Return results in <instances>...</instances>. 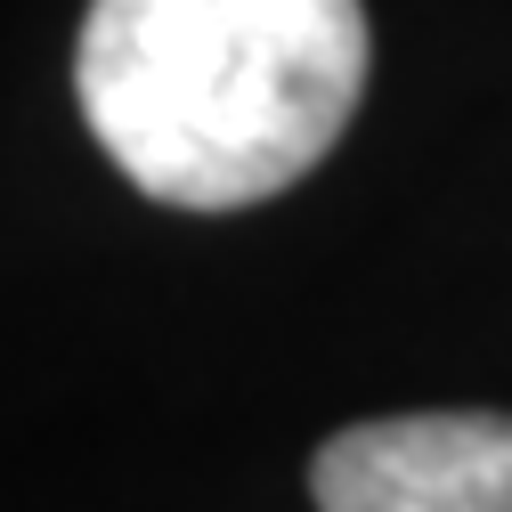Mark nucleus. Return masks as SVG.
Returning <instances> with one entry per match:
<instances>
[{
    "instance_id": "nucleus-1",
    "label": "nucleus",
    "mask_w": 512,
    "mask_h": 512,
    "mask_svg": "<svg viewBox=\"0 0 512 512\" xmlns=\"http://www.w3.org/2000/svg\"><path fill=\"white\" fill-rule=\"evenodd\" d=\"M366 57L358 0H90L74 98L139 196L244 212L334 155Z\"/></svg>"
},
{
    "instance_id": "nucleus-2",
    "label": "nucleus",
    "mask_w": 512,
    "mask_h": 512,
    "mask_svg": "<svg viewBox=\"0 0 512 512\" xmlns=\"http://www.w3.org/2000/svg\"><path fill=\"white\" fill-rule=\"evenodd\" d=\"M317 512H512V415H374L317 447Z\"/></svg>"
}]
</instances>
